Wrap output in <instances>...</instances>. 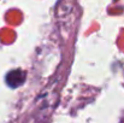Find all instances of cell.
<instances>
[{"instance_id":"obj_1","label":"cell","mask_w":124,"mask_h":123,"mask_svg":"<svg viewBox=\"0 0 124 123\" xmlns=\"http://www.w3.org/2000/svg\"><path fill=\"white\" fill-rule=\"evenodd\" d=\"M25 81V73L23 70H12L6 75V83L11 88H17L22 86Z\"/></svg>"}]
</instances>
